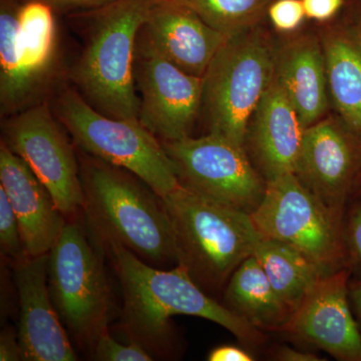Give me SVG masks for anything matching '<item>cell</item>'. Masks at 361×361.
Instances as JSON below:
<instances>
[{
	"mask_svg": "<svg viewBox=\"0 0 361 361\" xmlns=\"http://www.w3.org/2000/svg\"><path fill=\"white\" fill-rule=\"evenodd\" d=\"M123 298L122 326L130 341L153 355H165L172 343L170 318L190 315L204 318L231 332L248 346L264 342L262 331L208 295L186 270L177 265L160 270L118 244L106 246Z\"/></svg>",
	"mask_w": 361,
	"mask_h": 361,
	"instance_id": "cell-1",
	"label": "cell"
},
{
	"mask_svg": "<svg viewBox=\"0 0 361 361\" xmlns=\"http://www.w3.org/2000/svg\"><path fill=\"white\" fill-rule=\"evenodd\" d=\"M82 211L97 245L118 244L152 265L177 264L163 199L129 171L99 159L82 160Z\"/></svg>",
	"mask_w": 361,
	"mask_h": 361,
	"instance_id": "cell-2",
	"label": "cell"
},
{
	"mask_svg": "<svg viewBox=\"0 0 361 361\" xmlns=\"http://www.w3.org/2000/svg\"><path fill=\"white\" fill-rule=\"evenodd\" d=\"M163 203L177 265L204 291L220 290L261 239L250 214L180 185Z\"/></svg>",
	"mask_w": 361,
	"mask_h": 361,
	"instance_id": "cell-3",
	"label": "cell"
},
{
	"mask_svg": "<svg viewBox=\"0 0 361 361\" xmlns=\"http://www.w3.org/2000/svg\"><path fill=\"white\" fill-rule=\"evenodd\" d=\"M155 0H113L90 9L87 44L73 71L78 92L104 115L139 121L137 37Z\"/></svg>",
	"mask_w": 361,
	"mask_h": 361,
	"instance_id": "cell-4",
	"label": "cell"
},
{
	"mask_svg": "<svg viewBox=\"0 0 361 361\" xmlns=\"http://www.w3.org/2000/svg\"><path fill=\"white\" fill-rule=\"evenodd\" d=\"M275 49L262 25L228 37L203 77L208 134L244 147L252 114L272 82Z\"/></svg>",
	"mask_w": 361,
	"mask_h": 361,
	"instance_id": "cell-5",
	"label": "cell"
},
{
	"mask_svg": "<svg viewBox=\"0 0 361 361\" xmlns=\"http://www.w3.org/2000/svg\"><path fill=\"white\" fill-rule=\"evenodd\" d=\"M58 114L61 123L82 151L129 171L161 199L180 186L174 164L161 141L140 121L104 115L73 90L61 92Z\"/></svg>",
	"mask_w": 361,
	"mask_h": 361,
	"instance_id": "cell-6",
	"label": "cell"
},
{
	"mask_svg": "<svg viewBox=\"0 0 361 361\" xmlns=\"http://www.w3.org/2000/svg\"><path fill=\"white\" fill-rule=\"evenodd\" d=\"M250 215L261 237L293 247L323 274L348 268L345 215L325 205L294 173L267 182L262 201Z\"/></svg>",
	"mask_w": 361,
	"mask_h": 361,
	"instance_id": "cell-7",
	"label": "cell"
},
{
	"mask_svg": "<svg viewBox=\"0 0 361 361\" xmlns=\"http://www.w3.org/2000/svg\"><path fill=\"white\" fill-rule=\"evenodd\" d=\"M101 249L82 226L66 222L49 252L52 302L78 345L90 349L109 331L110 322V287Z\"/></svg>",
	"mask_w": 361,
	"mask_h": 361,
	"instance_id": "cell-8",
	"label": "cell"
},
{
	"mask_svg": "<svg viewBox=\"0 0 361 361\" xmlns=\"http://www.w3.org/2000/svg\"><path fill=\"white\" fill-rule=\"evenodd\" d=\"M180 186L251 214L264 197L267 182L244 147L219 135L161 141Z\"/></svg>",
	"mask_w": 361,
	"mask_h": 361,
	"instance_id": "cell-9",
	"label": "cell"
},
{
	"mask_svg": "<svg viewBox=\"0 0 361 361\" xmlns=\"http://www.w3.org/2000/svg\"><path fill=\"white\" fill-rule=\"evenodd\" d=\"M4 135L2 142L32 169L66 217L82 210L80 166L47 104L13 116L4 126Z\"/></svg>",
	"mask_w": 361,
	"mask_h": 361,
	"instance_id": "cell-10",
	"label": "cell"
},
{
	"mask_svg": "<svg viewBox=\"0 0 361 361\" xmlns=\"http://www.w3.org/2000/svg\"><path fill=\"white\" fill-rule=\"evenodd\" d=\"M294 174L325 205L345 215L361 180L360 135L338 116H324L304 130Z\"/></svg>",
	"mask_w": 361,
	"mask_h": 361,
	"instance_id": "cell-11",
	"label": "cell"
},
{
	"mask_svg": "<svg viewBox=\"0 0 361 361\" xmlns=\"http://www.w3.org/2000/svg\"><path fill=\"white\" fill-rule=\"evenodd\" d=\"M135 78L141 92L140 123L161 141L190 137L203 106V77L137 45Z\"/></svg>",
	"mask_w": 361,
	"mask_h": 361,
	"instance_id": "cell-12",
	"label": "cell"
},
{
	"mask_svg": "<svg viewBox=\"0 0 361 361\" xmlns=\"http://www.w3.org/2000/svg\"><path fill=\"white\" fill-rule=\"evenodd\" d=\"M350 278L348 268L323 277L281 332L337 360L361 361L360 332L349 303Z\"/></svg>",
	"mask_w": 361,
	"mask_h": 361,
	"instance_id": "cell-13",
	"label": "cell"
},
{
	"mask_svg": "<svg viewBox=\"0 0 361 361\" xmlns=\"http://www.w3.org/2000/svg\"><path fill=\"white\" fill-rule=\"evenodd\" d=\"M13 269L20 308L18 336L21 360H78L52 302L49 253L13 261Z\"/></svg>",
	"mask_w": 361,
	"mask_h": 361,
	"instance_id": "cell-14",
	"label": "cell"
},
{
	"mask_svg": "<svg viewBox=\"0 0 361 361\" xmlns=\"http://www.w3.org/2000/svg\"><path fill=\"white\" fill-rule=\"evenodd\" d=\"M228 37L191 9L172 0H155L140 30L137 45L185 73L204 77Z\"/></svg>",
	"mask_w": 361,
	"mask_h": 361,
	"instance_id": "cell-15",
	"label": "cell"
},
{
	"mask_svg": "<svg viewBox=\"0 0 361 361\" xmlns=\"http://www.w3.org/2000/svg\"><path fill=\"white\" fill-rule=\"evenodd\" d=\"M305 128L274 78L247 127L244 149L266 182L295 172Z\"/></svg>",
	"mask_w": 361,
	"mask_h": 361,
	"instance_id": "cell-16",
	"label": "cell"
},
{
	"mask_svg": "<svg viewBox=\"0 0 361 361\" xmlns=\"http://www.w3.org/2000/svg\"><path fill=\"white\" fill-rule=\"evenodd\" d=\"M0 187L18 218L26 254L35 257L49 253L66 224V216L32 169L2 141Z\"/></svg>",
	"mask_w": 361,
	"mask_h": 361,
	"instance_id": "cell-17",
	"label": "cell"
},
{
	"mask_svg": "<svg viewBox=\"0 0 361 361\" xmlns=\"http://www.w3.org/2000/svg\"><path fill=\"white\" fill-rule=\"evenodd\" d=\"M276 40L274 75L303 127L326 116L330 99L320 35L294 32Z\"/></svg>",
	"mask_w": 361,
	"mask_h": 361,
	"instance_id": "cell-18",
	"label": "cell"
},
{
	"mask_svg": "<svg viewBox=\"0 0 361 361\" xmlns=\"http://www.w3.org/2000/svg\"><path fill=\"white\" fill-rule=\"evenodd\" d=\"M320 39L330 103L342 122L361 137V26L330 25Z\"/></svg>",
	"mask_w": 361,
	"mask_h": 361,
	"instance_id": "cell-19",
	"label": "cell"
},
{
	"mask_svg": "<svg viewBox=\"0 0 361 361\" xmlns=\"http://www.w3.org/2000/svg\"><path fill=\"white\" fill-rule=\"evenodd\" d=\"M224 305L261 331L281 332L292 315L254 255L233 272L225 287Z\"/></svg>",
	"mask_w": 361,
	"mask_h": 361,
	"instance_id": "cell-20",
	"label": "cell"
},
{
	"mask_svg": "<svg viewBox=\"0 0 361 361\" xmlns=\"http://www.w3.org/2000/svg\"><path fill=\"white\" fill-rule=\"evenodd\" d=\"M254 256L271 285L291 313L326 275L302 253L283 242L261 237Z\"/></svg>",
	"mask_w": 361,
	"mask_h": 361,
	"instance_id": "cell-21",
	"label": "cell"
},
{
	"mask_svg": "<svg viewBox=\"0 0 361 361\" xmlns=\"http://www.w3.org/2000/svg\"><path fill=\"white\" fill-rule=\"evenodd\" d=\"M18 8L13 0L0 4V102L4 111L25 106L39 87L21 52Z\"/></svg>",
	"mask_w": 361,
	"mask_h": 361,
	"instance_id": "cell-22",
	"label": "cell"
},
{
	"mask_svg": "<svg viewBox=\"0 0 361 361\" xmlns=\"http://www.w3.org/2000/svg\"><path fill=\"white\" fill-rule=\"evenodd\" d=\"M54 11L42 0H28L18 8L21 52L26 68L39 85L51 71L56 54Z\"/></svg>",
	"mask_w": 361,
	"mask_h": 361,
	"instance_id": "cell-23",
	"label": "cell"
},
{
	"mask_svg": "<svg viewBox=\"0 0 361 361\" xmlns=\"http://www.w3.org/2000/svg\"><path fill=\"white\" fill-rule=\"evenodd\" d=\"M227 37L262 25L274 0H172Z\"/></svg>",
	"mask_w": 361,
	"mask_h": 361,
	"instance_id": "cell-24",
	"label": "cell"
},
{
	"mask_svg": "<svg viewBox=\"0 0 361 361\" xmlns=\"http://www.w3.org/2000/svg\"><path fill=\"white\" fill-rule=\"evenodd\" d=\"M0 245L11 261L27 255L21 240L20 225L6 192L0 187Z\"/></svg>",
	"mask_w": 361,
	"mask_h": 361,
	"instance_id": "cell-25",
	"label": "cell"
},
{
	"mask_svg": "<svg viewBox=\"0 0 361 361\" xmlns=\"http://www.w3.org/2000/svg\"><path fill=\"white\" fill-rule=\"evenodd\" d=\"M94 358L101 361H151L153 356L149 355L139 343L130 341L128 345L120 343L106 331L97 339L92 348Z\"/></svg>",
	"mask_w": 361,
	"mask_h": 361,
	"instance_id": "cell-26",
	"label": "cell"
},
{
	"mask_svg": "<svg viewBox=\"0 0 361 361\" xmlns=\"http://www.w3.org/2000/svg\"><path fill=\"white\" fill-rule=\"evenodd\" d=\"M344 238L348 251V267L351 278L361 279V200L349 207L344 218Z\"/></svg>",
	"mask_w": 361,
	"mask_h": 361,
	"instance_id": "cell-27",
	"label": "cell"
},
{
	"mask_svg": "<svg viewBox=\"0 0 361 361\" xmlns=\"http://www.w3.org/2000/svg\"><path fill=\"white\" fill-rule=\"evenodd\" d=\"M267 18L276 32H296L306 20L302 0H274L268 7Z\"/></svg>",
	"mask_w": 361,
	"mask_h": 361,
	"instance_id": "cell-28",
	"label": "cell"
},
{
	"mask_svg": "<svg viewBox=\"0 0 361 361\" xmlns=\"http://www.w3.org/2000/svg\"><path fill=\"white\" fill-rule=\"evenodd\" d=\"M306 18L327 23L334 20L344 6V0H302Z\"/></svg>",
	"mask_w": 361,
	"mask_h": 361,
	"instance_id": "cell-29",
	"label": "cell"
},
{
	"mask_svg": "<svg viewBox=\"0 0 361 361\" xmlns=\"http://www.w3.org/2000/svg\"><path fill=\"white\" fill-rule=\"evenodd\" d=\"M209 361H253L255 358L246 349L235 345H221L209 353Z\"/></svg>",
	"mask_w": 361,
	"mask_h": 361,
	"instance_id": "cell-30",
	"label": "cell"
},
{
	"mask_svg": "<svg viewBox=\"0 0 361 361\" xmlns=\"http://www.w3.org/2000/svg\"><path fill=\"white\" fill-rule=\"evenodd\" d=\"M0 360H21L20 346L18 334L11 329H6L0 336Z\"/></svg>",
	"mask_w": 361,
	"mask_h": 361,
	"instance_id": "cell-31",
	"label": "cell"
},
{
	"mask_svg": "<svg viewBox=\"0 0 361 361\" xmlns=\"http://www.w3.org/2000/svg\"><path fill=\"white\" fill-rule=\"evenodd\" d=\"M54 9L61 11H78V9H94L103 6L113 0H42Z\"/></svg>",
	"mask_w": 361,
	"mask_h": 361,
	"instance_id": "cell-32",
	"label": "cell"
},
{
	"mask_svg": "<svg viewBox=\"0 0 361 361\" xmlns=\"http://www.w3.org/2000/svg\"><path fill=\"white\" fill-rule=\"evenodd\" d=\"M273 357L279 361H322L324 360L315 353L298 350L290 346H278L273 350Z\"/></svg>",
	"mask_w": 361,
	"mask_h": 361,
	"instance_id": "cell-33",
	"label": "cell"
},
{
	"mask_svg": "<svg viewBox=\"0 0 361 361\" xmlns=\"http://www.w3.org/2000/svg\"><path fill=\"white\" fill-rule=\"evenodd\" d=\"M349 303L361 336V279L350 278L348 284Z\"/></svg>",
	"mask_w": 361,
	"mask_h": 361,
	"instance_id": "cell-34",
	"label": "cell"
},
{
	"mask_svg": "<svg viewBox=\"0 0 361 361\" xmlns=\"http://www.w3.org/2000/svg\"><path fill=\"white\" fill-rule=\"evenodd\" d=\"M355 195H356L355 199H360V200H361V180H360V186H358V189H357V191H356Z\"/></svg>",
	"mask_w": 361,
	"mask_h": 361,
	"instance_id": "cell-35",
	"label": "cell"
}]
</instances>
